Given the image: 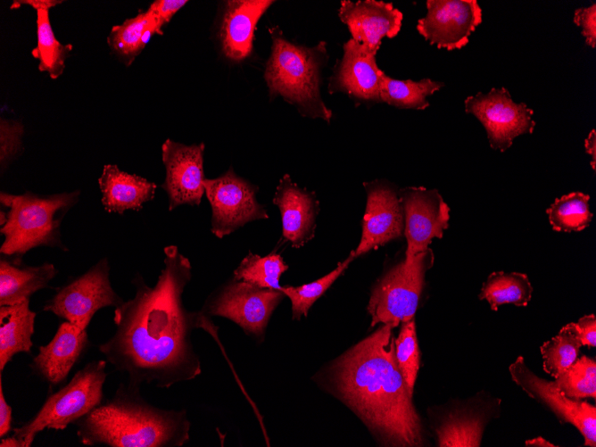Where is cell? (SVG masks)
<instances>
[{
	"label": "cell",
	"instance_id": "44",
	"mask_svg": "<svg viewBox=\"0 0 596 447\" xmlns=\"http://www.w3.org/2000/svg\"><path fill=\"white\" fill-rule=\"evenodd\" d=\"M526 444L527 446H554V444L546 441L542 437H537V438H534V439H532V440H528V441L526 442Z\"/></svg>",
	"mask_w": 596,
	"mask_h": 447
},
{
	"label": "cell",
	"instance_id": "9",
	"mask_svg": "<svg viewBox=\"0 0 596 447\" xmlns=\"http://www.w3.org/2000/svg\"><path fill=\"white\" fill-rule=\"evenodd\" d=\"M285 296L281 290L258 287L233 277L206 299L201 311L228 319L246 335L261 339L272 312Z\"/></svg>",
	"mask_w": 596,
	"mask_h": 447
},
{
	"label": "cell",
	"instance_id": "42",
	"mask_svg": "<svg viewBox=\"0 0 596 447\" xmlns=\"http://www.w3.org/2000/svg\"><path fill=\"white\" fill-rule=\"evenodd\" d=\"M586 153L591 155V167L595 170L596 167V133L592 129L584 141Z\"/></svg>",
	"mask_w": 596,
	"mask_h": 447
},
{
	"label": "cell",
	"instance_id": "25",
	"mask_svg": "<svg viewBox=\"0 0 596 447\" xmlns=\"http://www.w3.org/2000/svg\"><path fill=\"white\" fill-rule=\"evenodd\" d=\"M153 34L161 35L157 23L146 10L123 23L113 26L107 43L112 52L126 65H130Z\"/></svg>",
	"mask_w": 596,
	"mask_h": 447
},
{
	"label": "cell",
	"instance_id": "30",
	"mask_svg": "<svg viewBox=\"0 0 596 447\" xmlns=\"http://www.w3.org/2000/svg\"><path fill=\"white\" fill-rule=\"evenodd\" d=\"M287 269L284 259L275 252L264 257L249 252L234 270L233 277L258 287L280 290L279 278Z\"/></svg>",
	"mask_w": 596,
	"mask_h": 447
},
{
	"label": "cell",
	"instance_id": "17",
	"mask_svg": "<svg viewBox=\"0 0 596 447\" xmlns=\"http://www.w3.org/2000/svg\"><path fill=\"white\" fill-rule=\"evenodd\" d=\"M343 49V57L329 79V93L342 92L356 102L381 103L380 87L385 72L377 64V54L352 38L344 44Z\"/></svg>",
	"mask_w": 596,
	"mask_h": 447
},
{
	"label": "cell",
	"instance_id": "12",
	"mask_svg": "<svg viewBox=\"0 0 596 447\" xmlns=\"http://www.w3.org/2000/svg\"><path fill=\"white\" fill-rule=\"evenodd\" d=\"M513 381L531 398L550 408L561 423L573 425L584 438L585 446H596V408L581 400L572 399L555 385L536 376L518 357L510 366Z\"/></svg>",
	"mask_w": 596,
	"mask_h": 447
},
{
	"label": "cell",
	"instance_id": "13",
	"mask_svg": "<svg viewBox=\"0 0 596 447\" xmlns=\"http://www.w3.org/2000/svg\"><path fill=\"white\" fill-rule=\"evenodd\" d=\"M404 216L407 241L405 258L428 249L434 238H442L449 226L450 209L436 189L406 187L398 191Z\"/></svg>",
	"mask_w": 596,
	"mask_h": 447
},
{
	"label": "cell",
	"instance_id": "39",
	"mask_svg": "<svg viewBox=\"0 0 596 447\" xmlns=\"http://www.w3.org/2000/svg\"><path fill=\"white\" fill-rule=\"evenodd\" d=\"M574 327L582 345L594 347L596 345V319L594 314L585 315L577 322Z\"/></svg>",
	"mask_w": 596,
	"mask_h": 447
},
{
	"label": "cell",
	"instance_id": "24",
	"mask_svg": "<svg viewBox=\"0 0 596 447\" xmlns=\"http://www.w3.org/2000/svg\"><path fill=\"white\" fill-rule=\"evenodd\" d=\"M36 312L29 308V299L0 306V372L20 352L30 353L35 332Z\"/></svg>",
	"mask_w": 596,
	"mask_h": 447
},
{
	"label": "cell",
	"instance_id": "5",
	"mask_svg": "<svg viewBox=\"0 0 596 447\" xmlns=\"http://www.w3.org/2000/svg\"><path fill=\"white\" fill-rule=\"evenodd\" d=\"M79 197V190L51 195L1 192L0 202L9 211L6 221L0 229L4 237L0 252L21 260L26 252L39 246L68 252L62 240L61 225Z\"/></svg>",
	"mask_w": 596,
	"mask_h": 447
},
{
	"label": "cell",
	"instance_id": "10",
	"mask_svg": "<svg viewBox=\"0 0 596 447\" xmlns=\"http://www.w3.org/2000/svg\"><path fill=\"white\" fill-rule=\"evenodd\" d=\"M203 186L211 208V231L218 238L248 222L269 218L257 201L258 188L237 176L232 168L218 178H205Z\"/></svg>",
	"mask_w": 596,
	"mask_h": 447
},
{
	"label": "cell",
	"instance_id": "40",
	"mask_svg": "<svg viewBox=\"0 0 596 447\" xmlns=\"http://www.w3.org/2000/svg\"><path fill=\"white\" fill-rule=\"evenodd\" d=\"M12 409L7 403L3 391L2 378H0V437H4L12 430Z\"/></svg>",
	"mask_w": 596,
	"mask_h": 447
},
{
	"label": "cell",
	"instance_id": "6",
	"mask_svg": "<svg viewBox=\"0 0 596 447\" xmlns=\"http://www.w3.org/2000/svg\"><path fill=\"white\" fill-rule=\"evenodd\" d=\"M106 365V360L88 362L64 386L49 394L29 420L14 428L12 435L22 447H30L45 429L64 430L98 406L103 399Z\"/></svg>",
	"mask_w": 596,
	"mask_h": 447
},
{
	"label": "cell",
	"instance_id": "2",
	"mask_svg": "<svg viewBox=\"0 0 596 447\" xmlns=\"http://www.w3.org/2000/svg\"><path fill=\"white\" fill-rule=\"evenodd\" d=\"M393 328L383 324L338 358L328 381L385 445L421 446V422L396 361Z\"/></svg>",
	"mask_w": 596,
	"mask_h": 447
},
{
	"label": "cell",
	"instance_id": "15",
	"mask_svg": "<svg viewBox=\"0 0 596 447\" xmlns=\"http://www.w3.org/2000/svg\"><path fill=\"white\" fill-rule=\"evenodd\" d=\"M203 143L186 145L167 139L161 145L166 177L161 187L169 198V211L180 205H199L205 193Z\"/></svg>",
	"mask_w": 596,
	"mask_h": 447
},
{
	"label": "cell",
	"instance_id": "43",
	"mask_svg": "<svg viewBox=\"0 0 596 447\" xmlns=\"http://www.w3.org/2000/svg\"><path fill=\"white\" fill-rule=\"evenodd\" d=\"M0 447H22L21 442L15 436L2 437Z\"/></svg>",
	"mask_w": 596,
	"mask_h": 447
},
{
	"label": "cell",
	"instance_id": "35",
	"mask_svg": "<svg viewBox=\"0 0 596 447\" xmlns=\"http://www.w3.org/2000/svg\"><path fill=\"white\" fill-rule=\"evenodd\" d=\"M394 347L399 369L413 394L420 362L414 319L402 323L399 335L394 339Z\"/></svg>",
	"mask_w": 596,
	"mask_h": 447
},
{
	"label": "cell",
	"instance_id": "34",
	"mask_svg": "<svg viewBox=\"0 0 596 447\" xmlns=\"http://www.w3.org/2000/svg\"><path fill=\"white\" fill-rule=\"evenodd\" d=\"M555 385L567 396L581 400L596 397V362L582 356L555 378Z\"/></svg>",
	"mask_w": 596,
	"mask_h": 447
},
{
	"label": "cell",
	"instance_id": "4",
	"mask_svg": "<svg viewBox=\"0 0 596 447\" xmlns=\"http://www.w3.org/2000/svg\"><path fill=\"white\" fill-rule=\"evenodd\" d=\"M269 32L272 46L264 79L269 95L281 96L305 117L329 122L332 112L320 94V70L327 61L326 42L307 47L287 40L277 26Z\"/></svg>",
	"mask_w": 596,
	"mask_h": 447
},
{
	"label": "cell",
	"instance_id": "20",
	"mask_svg": "<svg viewBox=\"0 0 596 447\" xmlns=\"http://www.w3.org/2000/svg\"><path fill=\"white\" fill-rule=\"evenodd\" d=\"M273 203L280 211L282 235L295 248L313 238L319 203L316 195L293 182L285 174L276 188Z\"/></svg>",
	"mask_w": 596,
	"mask_h": 447
},
{
	"label": "cell",
	"instance_id": "1",
	"mask_svg": "<svg viewBox=\"0 0 596 447\" xmlns=\"http://www.w3.org/2000/svg\"><path fill=\"white\" fill-rule=\"evenodd\" d=\"M163 268L153 286L137 274L133 298L115 308L114 334L98 345L115 370L128 375V384L169 388L202 372L192 332L215 334L213 322L200 311L188 310L183 293L192 278L189 260L176 245L164 247Z\"/></svg>",
	"mask_w": 596,
	"mask_h": 447
},
{
	"label": "cell",
	"instance_id": "29",
	"mask_svg": "<svg viewBox=\"0 0 596 447\" xmlns=\"http://www.w3.org/2000/svg\"><path fill=\"white\" fill-rule=\"evenodd\" d=\"M590 196L581 192H573L556 199L547 209L549 221L555 231H581L592 219L589 206Z\"/></svg>",
	"mask_w": 596,
	"mask_h": 447
},
{
	"label": "cell",
	"instance_id": "27",
	"mask_svg": "<svg viewBox=\"0 0 596 447\" xmlns=\"http://www.w3.org/2000/svg\"><path fill=\"white\" fill-rule=\"evenodd\" d=\"M532 285L528 277L519 272L495 271L483 284L479 299L486 300L493 310L502 304L526 306L531 300Z\"/></svg>",
	"mask_w": 596,
	"mask_h": 447
},
{
	"label": "cell",
	"instance_id": "18",
	"mask_svg": "<svg viewBox=\"0 0 596 447\" xmlns=\"http://www.w3.org/2000/svg\"><path fill=\"white\" fill-rule=\"evenodd\" d=\"M352 38L377 54L384 37L393 38L401 30L402 12L392 3L376 0H343L338 11Z\"/></svg>",
	"mask_w": 596,
	"mask_h": 447
},
{
	"label": "cell",
	"instance_id": "21",
	"mask_svg": "<svg viewBox=\"0 0 596 447\" xmlns=\"http://www.w3.org/2000/svg\"><path fill=\"white\" fill-rule=\"evenodd\" d=\"M274 1L233 0L226 3L219 29L224 55L233 62L247 58L252 50L257 23Z\"/></svg>",
	"mask_w": 596,
	"mask_h": 447
},
{
	"label": "cell",
	"instance_id": "23",
	"mask_svg": "<svg viewBox=\"0 0 596 447\" xmlns=\"http://www.w3.org/2000/svg\"><path fill=\"white\" fill-rule=\"evenodd\" d=\"M58 270L48 262L22 266L21 260H0V306L19 303L47 287Z\"/></svg>",
	"mask_w": 596,
	"mask_h": 447
},
{
	"label": "cell",
	"instance_id": "37",
	"mask_svg": "<svg viewBox=\"0 0 596 447\" xmlns=\"http://www.w3.org/2000/svg\"><path fill=\"white\" fill-rule=\"evenodd\" d=\"M574 22L582 29L585 43L592 48L596 47V4L575 11Z\"/></svg>",
	"mask_w": 596,
	"mask_h": 447
},
{
	"label": "cell",
	"instance_id": "32",
	"mask_svg": "<svg viewBox=\"0 0 596 447\" xmlns=\"http://www.w3.org/2000/svg\"><path fill=\"white\" fill-rule=\"evenodd\" d=\"M484 427V417L453 412L436 429L438 445L479 446Z\"/></svg>",
	"mask_w": 596,
	"mask_h": 447
},
{
	"label": "cell",
	"instance_id": "8",
	"mask_svg": "<svg viewBox=\"0 0 596 447\" xmlns=\"http://www.w3.org/2000/svg\"><path fill=\"white\" fill-rule=\"evenodd\" d=\"M109 276L110 264L105 257L57 289L43 310L86 330L96 311L116 308L124 302L112 288Z\"/></svg>",
	"mask_w": 596,
	"mask_h": 447
},
{
	"label": "cell",
	"instance_id": "45",
	"mask_svg": "<svg viewBox=\"0 0 596 447\" xmlns=\"http://www.w3.org/2000/svg\"><path fill=\"white\" fill-rule=\"evenodd\" d=\"M7 219L6 212L3 210L0 211V225L1 227L4 226Z\"/></svg>",
	"mask_w": 596,
	"mask_h": 447
},
{
	"label": "cell",
	"instance_id": "33",
	"mask_svg": "<svg viewBox=\"0 0 596 447\" xmlns=\"http://www.w3.org/2000/svg\"><path fill=\"white\" fill-rule=\"evenodd\" d=\"M354 259L352 253L337 267L324 277L309 284L300 286H281L280 290L291 301L292 317L299 320L302 316H307L313 303L321 297L332 284L348 268Z\"/></svg>",
	"mask_w": 596,
	"mask_h": 447
},
{
	"label": "cell",
	"instance_id": "19",
	"mask_svg": "<svg viewBox=\"0 0 596 447\" xmlns=\"http://www.w3.org/2000/svg\"><path fill=\"white\" fill-rule=\"evenodd\" d=\"M87 333L68 321L62 322L52 340L38 347L29 367L32 372L51 385L65 381L73 366L87 351Z\"/></svg>",
	"mask_w": 596,
	"mask_h": 447
},
{
	"label": "cell",
	"instance_id": "26",
	"mask_svg": "<svg viewBox=\"0 0 596 447\" xmlns=\"http://www.w3.org/2000/svg\"><path fill=\"white\" fill-rule=\"evenodd\" d=\"M443 86V82L430 79L400 80L385 73L380 87V102L400 109L425 110L429 106L427 97Z\"/></svg>",
	"mask_w": 596,
	"mask_h": 447
},
{
	"label": "cell",
	"instance_id": "41",
	"mask_svg": "<svg viewBox=\"0 0 596 447\" xmlns=\"http://www.w3.org/2000/svg\"><path fill=\"white\" fill-rule=\"evenodd\" d=\"M62 1H57V0H14L11 5L12 9H16L19 8L22 4H28L36 9L37 11L38 10H46L49 11L50 8L62 4Z\"/></svg>",
	"mask_w": 596,
	"mask_h": 447
},
{
	"label": "cell",
	"instance_id": "28",
	"mask_svg": "<svg viewBox=\"0 0 596 447\" xmlns=\"http://www.w3.org/2000/svg\"><path fill=\"white\" fill-rule=\"evenodd\" d=\"M37 46L32 50V55L39 62L38 70L55 79L62 74L72 46L57 40L51 26L49 11H37Z\"/></svg>",
	"mask_w": 596,
	"mask_h": 447
},
{
	"label": "cell",
	"instance_id": "31",
	"mask_svg": "<svg viewBox=\"0 0 596 447\" xmlns=\"http://www.w3.org/2000/svg\"><path fill=\"white\" fill-rule=\"evenodd\" d=\"M581 346L573 322L568 323L540 347L543 370L558 377L576 360Z\"/></svg>",
	"mask_w": 596,
	"mask_h": 447
},
{
	"label": "cell",
	"instance_id": "22",
	"mask_svg": "<svg viewBox=\"0 0 596 447\" xmlns=\"http://www.w3.org/2000/svg\"><path fill=\"white\" fill-rule=\"evenodd\" d=\"M98 185L104 210L119 214L142 210L144 203L153 199L157 188L153 182L122 171L115 164L103 166Z\"/></svg>",
	"mask_w": 596,
	"mask_h": 447
},
{
	"label": "cell",
	"instance_id": "7",
	"mask_svg": "<svg viewBox=\"0 0 596 447\" xmlns=\"http://www.w3.org/2000/svg\"><path fill=\"white\" fill-rule=\"evenodd\" d=\"M434 263L431 249L393 266L374 287L368 310L371 315V326L377 323L391 325L414 319L421 293L425 286L426 271Z\"/></svg>",
	"mask_w": 596,
	"mask_h": 447
},
{
	"label": "cell",
	"instance_id": "11",
	"mask_svg": "<svg viewBox=\"0 0 596 447\" xmlns=\"http://www.w3.org/2000/svg\"><path fill=\"white\" fill-rule=\"evenodd\" d=\"M464 103L465 112L482 123L495 150L506 151L517 137L534 129V111L525 103H515L505 87H493L486 94L479 92Z\"/></svg>",
	"mask_w": 596,
	"mask_h": 447
},
{
	"label": "cell",
	"instance_id": "14",
	"mask_svg": "<svg viewBox=\"0 0 596 447\" xmlns=\"http://www.w3.org/2000/svg\"><path fill=\"white\" fill-rule=\"evenodd\" d=\"M426 14L417 24L418 33L438 48L461 49L481 24L476 0H427Z\"/></svg>",
	"mask_w": 596,
	"mask_h": 447
},
{
	"label": "cell",
	"instance_id": "38",
	"mask_svg": "<svg viewBox=\"0 0 596 447\" xmlns=\"http://www.w3.org/2000/svg\"><path fill=\"white\" fill-rule=\"evenodd\" d=\"M186 3V0H156L150 4L147 11L153 17L158 29L161 31L162 27L170 22L171 18Z\"/></svg>",
	"mask_w": 596,
	"mask_h": 447
},
{
	"label": "cell",
	"instance_id": "36",
	"mask_svg": "<svg viewBox=\"0 0 596 447\" xmlns=\"http://www.w3.org/2000/svg\"><path fill=\"white\" fill-rule=\"evenodd\" d=\"M23 126L14 120L1 119L0 166L3 172L22 149Z\"/></svg>",
	"mask_w": 596,
	"mask_h": 447
},
{
	"label": "cell",
	"instance_id": "16",
	"mask_svg": "<svg viewBox=\"0 0 596 447\" xmlns=\"http://www.w3.org/2000/svg\"><path fill=\"white\" fill-rule=\"evenodd\" d=\"M367 205L362 234L354 258L401 236L404 231L403 209L398 191L391 185L374 181L364 183Z\"/></svg>",
	"mask_w": 596,
	"mask_h": 447
},
{
	"label": "cell",
	"instance_id": "3",
	"mask_svg": "<svg viewBox=\"0 0 596 447\" xmlns=\"http://www.w3.org/2000/svg\"><path fill=\"white\" fill-rule=\"evenodd\" d=\"M74 425L82 444L109 447H181L191 428L185 410L157 408L128 384H120L112 397Z\"/></svg>",
	"mask_w": 596,
	"mask_h": 447
}]
</instances>
